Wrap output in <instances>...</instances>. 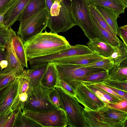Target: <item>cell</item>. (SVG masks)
Here are the masks:
<instances>
[{"instance_id": "obj_1", "label": "cell", "mask_w": 127, "mask_h": 127, "mask_svg": "<svg viewBox=\"0 0 127 127\" xmlns=\"http://www.w3.org/2000/svg\"><path fill=\"white\" fill-rule=\"evenodd\" d=\"M24 44L28 61L32 58L61 51L71 46L64 36L46 30Z\"/></svg>"}, {"instance_id": "obj_2", "label": "cell", "mask_w": 127, "mask_h": 127, "mask_svg": "<svg viewBox=\"0 0 127 127\" xmlns=\"http://www.w3.org/2000/svg\"><path fill=\"white\" fill-rule=\"evenodd\" d=\"M77 25L70 7L63 1H54L48 12L47 27L53 33L64 32Z\"/></svg>"}, {"instance_id": "obj_3", "label": "cell", "mask_w": 127, "mask_h": 127, "mask_svg": "<svg viewBox=\"0 0 127 127\" xmlns=\"http://www.w3.org/2000/svg\"><path fill=\"white\" fill-rule=\"evenodd\" d=\"M60 96L61 108L65 111L67 126L71 127H90L84 114V108L76 98L69 95L61 88L55 87Z\"/></svg>"}, {"instance_id": "obj_4", "label": "cell", "mask_w": 127, "mask_h": 127, "mask_svg": "<svg viewBox=\"0 0 127 127\" xmlns=\"http://www.w3.org/2000/svg\"><path fill=\"white\" fill-rule=\"evenodd\" d=\"M91 2L90 0H72L70 10L77 25L81 28L88 38L99 40L88 7Z\"/></svg>"}, {"instance_id": "obj_5", "label": "cell", "mask_w": 127, "mask_h": 127, "mask_svg": "<svg viewBox=\"0 0 127 127\" xmlns=\"http://www.w3.org/2000/svg\"><path fill=\"white\" fill-rule=\"evenodd\" d=\"M54 64L59 79L65 82L75 90L78 85L81 83L80 79L83 77L92 73L105 70L100 68L82 67L79 65Z\"/></svg>"}, {"instance_id": "obj_6", "label": "cell", "mask_w": 127, "mask_h": 127, "mask_svg": "<svg viewBox=\"0 0 127 127\" xmlns=\"http://www.w3.org/2000/svg\"><path fill=\"white\" fill-rule=\"evenodd\" d=\"M48 19V11L47 8H44L20 23L17 35L25 42L45 29Z\"/></svg>"}, {"instance_id": "obj_7", "label": "cell", "mask_w": 127, "mask_h": 127, "mask_svg": "<svg viewBox=\"0 0 127 127\" xmlns=\"http://www.w3.org/2000/svg\"><path fill=\"white\" fill-rule=\"evenodd\" d=\"M23 114L42 127H65L67 121L65 113L62 108L52 110L33 111L22 110Z\"/></svg>"}, {"instance_id": "obj_8", "label": "cell", "mask_w": 127, "mask_h": 127, "mask_svg": "<svg viewBox=\"0 0 127 127\" xmlns=\"http://www.w3.org/2000/svg\"><path fill=\"white\" fill-rule=\"evenodd\" d=\"M51 89L41 85L33 87L22 110L39 112L57 109L49 97V93Z\"/></svg>"}, {"instance_id": "obj_9", "label": "cell", "mask_w": 127, "mask_h": 127, "mask_svg": "<svg viewBox=\"0 0 127 127\" xmlns=\"http://www.w3.org/2000/svg\"><path fill=\"white\" fill-rule=\"evenodd\" d=\"M93 52L85 45L76 44L61 51L32 58L29 62L31 68L55 60L67 57L92 53Z\"/></svg>"}, {"instance_id": "obj_10", "label": "cell", "mask_w": 127, "mask_h": 127, "mask_svg": "<svg viewBox=\"0 0 127 127\" xmlns=\"http://www.w3.org/2000/svg\"><path fill=\"white\" fill-rule=\"evenodd\" d=\"M75 91V97L84 107L92 110L96 111L106 105L82 82L78 85Z\"/></svg>"}, {"instance_id": "obj_11", "label": "cell", "mask_w": 127, "mask_h": 127, "mask_svg": "<svg viewBox=\"0 0 127 127\" xmlns=\"http://www.w3.org/2000/svg\"><path fill=\"white\" fill-rule=\"evenodd\" d=\"M17 79V92L11 107L13 111L23 109L25 103L32 91L33 87L30 83L26 70L19 76Z\"/></svg>"}, {"instance_id": "obj_12", "label": "cell", "mask_w": 127, "mask_h": 127, "mask_svg": "<svg viewBox=\"0 0 127 127\" xmlns=\"http://www.w3.org/2000/svg\"><path fill=\"white\" fill-rule=\"evenodd\" d=\"M104 58L96 53H92L67 57L54 60L49 63L57 64H70L85 65L94 63Z\"/></svg>"}, {"instance_id": "obj_13", "label": "cell", "mask_w": 127, "mask_h": 127, "mask_svg": "<svg viewBox=\"0 0 127 127\" xmlns=\"http://www.w3.org/2000/svg\"><path fill=\"white\" fill-rule=\"evenodd\" d=\"M17 78L8 85L0 97V114L11 109L18 88Z\"/></svg>"}, {"instance_id": "obj_14", "label": "cell", "mask_w": 127, "mask_h": 127, "mask_svg": "<svg viewBox=\"0 0 127 127\" xmlns=\"http://www.w3.org/2000/svg\"><path fill=\"white\" fill-rule=\"evenodd\" d=\"M9 40L15 53L22 66L28 68V61L24 42L11 27L9 28Z\"/></svg>"}, {"instance_id": "obj_15", "label": "cell", "mask_w": 127, "mask_h": 127, "mask_svg": "<svg viewBox=\"0 0 127 127\" xmlns=\"http://www.w3.org/2000/svg\"><path fill=\"white\" fill-rule=\"evenodd\" d=\"M30 0H19L5 14L3 23L8 28L17 21Z\"/></svg>"}, {"instance_id": "obj_16", "label": "cell", "mask_w": 127, "mask_h": 127, "mask_svg": "<svg viewBox=\"0 0 127 127\" xmlns=\"http://www.w3.org/2000/svg\"><path fill=\"white\" fill-rule=\"evenodd\" d=\"M46 8V0H30L21 14L18 20L20 23L23 22L40 10Z\"/></svg>"}, {"instance_id": "obj_17", "label": "cell", "mask_w": 127, "mask_h": 127, "mask_svg": "<svg viewBox=\"0 0 127 127\" xmlns=\"http://www.w3.org/2000/svg\"><path fill=\"white\" fill-rule=\"evenodd\" d=\"M93 4L95 8L105 19L113 32L117 35L119 36V27L117 20L119 15L110 9Z\"/></svg>"}, {"instance_id": "obj_18", "label": "cell", "mask_w": 127, "mask_h": 127, "mask_svg": "<svg viewBox=\"0 0 127 127\" xmlns=\"http://www.w3.org/2000/svg\"><path fill=\"white\" fill-rule=\"evenodd\" d=\"M58 80L54 64L49 63L47 68L40 80V85L44 87L52 89L57 85Z\"/></svg>"}, {"instance_id": "obj_19", "label": "cell", "mask_w": 127, "mask_h": 127, "mask_svg": "<svg viewBox=\"0 0 127 127\" xmlns=\"http://www.w3.org/2000/svg\"><path fill=\"white\" fill-rule=\"evenodd\" d=\"M87 44L92 51L104 58L109 57L114 50L110 44L96 39L89 40Z\"/></svg>"}, {"instance_id": "obj_20", "label": "cell", "mask_w": 127, "mask_h": 127, "mask_svg": "<svg viewBox=\"0 0 127 127\" xmlns=\"http://www.w3.org/2000/svg\"><path fill=\"white\" fill-rule=\"evenodd\" d=\"M89 12L91 19L98 35L99 40L109 44L113 47L118 46L122 42L121 40L118 41L114 39L99 25L92 14Z\"/></svg>"}, {"instance_id": "obj_21", "label": "cell", "mask_w": 127, "mask_h": 127, "mask_svg": "<svg viewBox=\"0 0 127 127\" xmlns=\"http://www.w3.org/2000/svg\"><path fill=\"white\" fill-rule=\"evenodd\" d=\"M102 115L115 122L123 124L127 120V113L110 108L105 105L96 110Z\"/></svg>"}, {"instance_id": "obj_22", "label": "cell", "mask_w": 127, "mask_h": 127, "mask_svg": "<svg viewBox=\"0 0 127 127\" xmlns=\"http://www.w3.org/2000/svg\"><path fill=\"white\" fill-rule=\"evenodd\" d=\"M108 72L110 79L127 81V59L120 64H114Z\"/></svg>"}, {"instance_id": "obj_23", "label": "cell", "mask_w": 127, "mask_h": 127, "mask_svg": "<svg viewBox=\"0 0 127 127\" xmlns=\"http://www.w3.org/2000/svg\"><path fill=\"white\" fill-rule=\"evenodd\" d=\"M49 63H46L26 70L30 83L32 87L39 85L40 80L45 71Z\"/></svg>"}, {"instance_id": "obj_24", "label": "cell", "mask_w": 127, "mask_h": 127, "mask_svg": "<svg viewBox=\"0 0 127 127\" xmlns=\"http://www.w3.org/2000/svg\"><path fill=\"white\" fill-rule=\"evenodd\" d=\"M92 3L110 9L118 14L124 13L127 7L122 0H90Z\"/></svg>"}, {"instance_id": "obj_25", "label": "cell", "mask_w": 127, "mask_h": 127, "mask_svg": "<svg viewBox=\"0 0 127 127\" xmlns=\"http://www.w3.org/2000/svg\"><path fill=\"white\" fill-rule=\"evenodd\" d=\"M5 48L7 51L8 62L7 71H8L16 68L24 70L23 66L20 62L15 53L9 39L5 44Z\"/></svg>"}, {"instance_id": "obj_26", "label": "cell", "mask_w": 127, "mask_h": 127, "mask_svg": "<svg viewBox=\"0 0 127 127\" xmlns=\"http://www.w3.org/2000/svg\"><path fill=\"white\" fill-rule=\"evenodd\" d=\"M108 71L105 70L89 74L80 79L84 85H89L102 83L105 80L110 79Z\"/></svg>"}, {"instance_id": "obj_27", "label": "cell", "mask_w": 127, "mask_h": 127, "mask_svg": "<svg viewBox=\"0 0 127 127\" xmlns=\"http://www.w3.org/2000/svg\"><path fill=\"white\" fill-rule=\"evenodd\" d=\"M25 70L16 68L0 73V90L8 86L18 78Z\"/></svg>"}, {"instance_id": "obj_28", "label": "cell", "mask_w": 127, "mask_h": 127, "mask_svg": "<svg viewBox=\"0 0 127 127\" xmlns=\"http://www.w3.org/2000/svg\"><path fill=\"white\" fill-rule=\"evenodd\" d=\"M14 127H42L35 121L25 115L21 109L17 110Z\"/></svg>"}, {"instance_id": "obj_29", "label": "cell", "mask_w": 127, "mask_h": 127, "mask_svg": "<svg viewBox=\"0 0 127 127\" xmlns=\"http://www.w3.org/2000/svg\"><path fill=\"white\" fill-rule=\"evenodd\" d=\"M114 50L109 57L114 64H119L127 59V46L122 42L118 46L114 47Z\"/></svg>"}, {"instance_id": "obj_30", "label": "cell", "mask_w": 127, "mask_h": 127, "mask_svg": "<svg viewBox=\"0 0 127 127\" xmlns=\"http://www.w3.org/2000/svg\"><path fill=\"white\" fill-rule=\"evenodd\" d=\"M89 11L94 17L99 25L107 31L116 40L120 41L117 35L113 32L105 19L95 8L91 2L88 6Z\"/></svg>"}, {"instance_id": "obj_31", "label": "cell", "mask_w": 127, "mask_h": 127, "mask_svg": "<svg viewBox=\"0 0 127 127\" xmlns=\"http://www.w3.org/2000/svg\"><path fill=\"white\" fill-rule=\"evenodd\" d=\"M113 62L109 58H104L94 63L85 65H79L82 67H91L103 69L108 71L114 65Z\"/></svg>"}, {"instance_id": "obj_32", "label": "cell", "mask_w": 127, "mask_h": 127, "mask_svg": "<svg viewBox=\"0 0 127 127\" xmlns=\"http://www.w3.org/2000/svg\"><path fill=\"white\" fill-rule=\"evenodd\" d=\"M102 83L104 84L127 92V81H120L108 79Z\"/></svg>"}, {"instance_id": "obj_33", "label": "cell", "mask_w": 127, "mask_h": 127, "mask_svg": "<svg viewBox=\"0 0 127 127\" xmlns=\"http://www.w3.org/2000/svg\"><path fill=\"white\" fill-rule=\"evenodd\" d=\"M8 66L6 50L5 47H0V73L7 72Z\"/></svg>"}, {"instance_id": "obj_34", "label": "cell", "mask_w": 127, "mask_h": 127, "mask_svg": "<svg viewBox=\"0 0 127 127\" xmlns=\"http://www.w3.org/2000/svg\"><path fill=\"white\" fill-rule=\"evenodd\" d=\"M9 28L3 24H0V47H5L9 39Z\"/></svg>"}, {"instance_id": "obj_35", "label": "cell", "mask_w": 127, "mask_h": 127, "mask_svg": "<svg viewBox=\"0 0 127 127\" xmlns=\"http://www.w3.org/2000/svg\"><path fill=\"white\" fill-rule=\"evenodd\" d=\"M49 96L50 101L57 109L61 108L60 96L55 87L51 89Z\"/></svg>"}, {"instance_id": "obj_36", "label": "cell", "mask_w": 127, "mask_h": 127, "mask_svg": "<svg viewBox=\"0 0 127 127\" xmlns=\"http://www.w3.org/2000/svg\"><path fill=\"white\" fill-rule=\"evenodd\" d=\"M108 107L114 109L127 113V100L125 99L120 100L118 102L106 104Z\"/></svg>"}, {"instance_id": "obj_37", "label": "cell", "mask_w": 127, "mask_h": 127, "mask_svg": "<svg viewBox=\"0 0 127 127\" xmlns=\"http://www.w3.org/2000/svg\"><path fill=\"white\" fill-rule=\"evenodd\" d=\"M19 0H0V14H5Z\"/></svg>"}, {"instance_id": "obj_38", "label": "cell", "mask_w": 127, "mask_h": 127, "mask_svg": "<svg viewBox=\"0 0 127 127\" xmlns=\"http://www.w3.org/2000/svg\"><path fill=\"white\" fill-rule=\"evenodd\" d=\"M89 85H92L96 88L117 97L120 100H123L125 99L121 96L114 92L111 89L105 86V85L102 83H98Z\"/></svg>"}, {"instance_id": "obj_39", "label": "cell", "mask_w": 127, "mask_h": 127, "mask_svg": "<svg viewBox=\"0 0 127 127\" xmlns=\"http://www.w3.org/2000/svg\"><path fill=\"white\" fill-rule=\"evenodd\" d=\"M57 86L61 88L64 91L69 95L75 97V90L70 86L63 81L59 80Z\"/></svg>"}, {"instance_id": "obj_40", "label": "cell", "mask_w": 127, "mask_h": 127, "mask_svg": "<svg viewBox=\"0 0 127 127\" xmlns=\"http://www.w3.org/2000/svg\"><path fill=\"white\" fill-rule=\"evenodd\" d=\"M89 89L93 92L100 99L106 104L109 102L99 91L98 89L91 85H84Z\"/></svg>"}, {"instance_id": "obj_41", "label": "cell", "mask_w": 127, "mask_h": 127, "mask_svg": "<svg viewBox=\"0 0 127 127\" xmlns=\"http://www.w3.org/2000/svg\"><path fill=\"white\" fill-rule=\"evenodd\" d=\"M119 36L127 46V25L118 27Z\"/></svg>"}, {"instance_id": "obj_42", "label": "cell", "mask_w": 127, "mask_h": 127, "mask_svg": "<svg viewBox=\"0 0 127 127\" xmlns=\"http://www.w3.org/2000/svg\"><path fill=\"white\" fill-rule=\"evenodd\" d=\"M13 111L11 109L6 112L0 114V127H3Z\"/></svg>"}, {"instance_id": "obj_43", "label": "cell", "mask_w": 127, "mask_h": 127, "mask_svg": "<svg viewBox=\"0 0 127 127\" xmlns=\"http://www.w3.org/2000/svg\"><path fill=\"white\" fill-rule=\"evenodd\" d=\"M104 85L105 86L111 89L114 92L121 96L124 99H127V92L114 88L107 85Z\"/></svg>"}, {"instance_id": "obj_44", "label": "cell", "mask_w": 127, "mask_h": 127, "mask_svg": "<svg viewBox=\"0 0 127 127\" xmlns=\"http://www.w3.org/2000/svg\"><path fill=\"white\" fill-rule=\"evenodd\" d=\"M16 111H14L3 127H14L16 112Z\"/></svg>"}, {"instance_id": "obj_45", "label": "cell", "mask_w": 127, "mask_h": 127, "mask_svg": "<svg viewBox=\"0 0 127 127\" xmlns=\"http://www.w3.org/2000/svg\"><path fill=\"white\" fill-rule=\"evenodd\" d=\"M7 86H6V87H4V88H2L0 90V97L1 96V95L3 92L4 91V90L5 89L6 87H7Z\"/></svg>"}, {"instance_id": "obj_46", "label": "cell", "mask_w": 127, "mask_h": 127, "mask_svg": "<svg viewBox=\"0 0 127 127\" xmlns=\"http://www.w3.org/2000/svg\"><path fill=\"white\" fill-rule=\"evenodd\" d=\"M125 4L127 5V0H122Z\"/></svg>"}, {"instance_id": "obj_47", "label": "cell", "mask_w": 127, "mask_h": 127, "mask_svg": "<svg viewBox=\"0 0 127 127\" xmlns=\"http://www.w3.org/2000/svg\"><path fill=\"white\" fill-rule=\"evenodd\" d=\"M58 0L59 1H63V0H54V1L55 0Z\"/></svg>"}]
</instances>
